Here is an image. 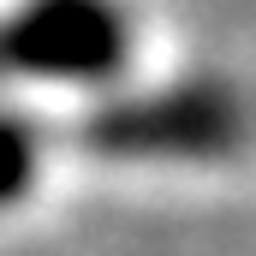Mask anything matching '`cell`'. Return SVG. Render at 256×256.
<instances>
[{
    "instance_id": "1",
    "label": "cell",
    "mask_w": 256,
    "mask_h": 256,
    "mask_svg": "<svg viewBox=\"0 0 256 256\" xmlns=\"http://www.w3.org/2000/svg\"><path fill=\"white\" fill-rule=\"evenodd\" d=\"M232 143V108H220L214 96H196V102H155V108H137L108 120V149H143V155H161V149H179V155H208Z\"/></svg>"
},
{
    "instance_id": "2",
    "label": "cell",
    "mask_w": 256,
    "mask_h": 256,
    "mask_svg": "<svg viewBox=\"0 0 256 256\" xmlns=\"http://www.w3.org/2000/svg\"><path fill=\"white\" fill-rule=\"evenodd\" d=\"M30 185H36V137H30V126L0 120V208L18 202Z\"/></svg>"
}]
</instances>
